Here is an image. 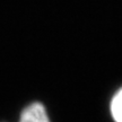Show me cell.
<instances>
[{"label": "cell", "mask_w": 122, "mask_h": 122, "mask_svg": "<svg viewBox=\"0 0 122 122\" xmlns=\"http://www.w3.org/2000/svg\"><path fill=\"white\" fill-rule=\"evenodd\" d=\"M109 110L114 122H122V87L119 88L111 97Z\"/></svg>", "instance_id": "2"}, {"label": "cell", "mask_w": 122, "mask_h": 122, "mask_svg": "<svg viewBox=\"0 0 122 122\" xmlns=\"http://www.w3.org/2000/svg\"><path fill=\"white\" fill-rule=\"evenodd\" d=\"M17 122H51V119L43 103L36 101L22 110Z\"/></svg>", "instance_id": "1"}]
</instances>
